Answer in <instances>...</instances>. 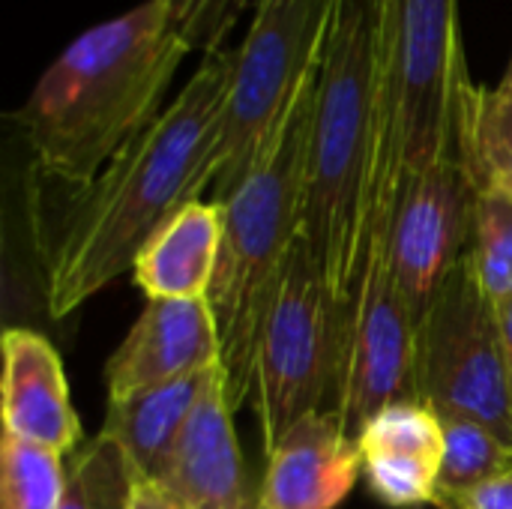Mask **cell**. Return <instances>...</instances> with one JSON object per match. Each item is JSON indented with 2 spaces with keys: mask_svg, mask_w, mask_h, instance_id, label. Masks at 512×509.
Here are the masks:
<instances>
[{
  "mask_svg": "<svg viewBox=\"0 0 512 509\" xmlns=\"http://www.w3.org/2000/svg\"><path fill=\"white\" fill-rule=\"evenodd\" d=\"M234 66L231 48L204 54L171 105L90 186L72 189V207L45 264L48 315L66 318L132 273L150 237L213 189V156Z\"/></svg>",
  "mask_w": 512,
  "mask_h": 509,
  "instance_id": "1",
  "label": "cell"
},
{
  "mask_svg": "<svg viewBox=\"0 0 512 509\" xmlns=\"http://www.w3.org/2000/svg\"><path fill=\"white\" fill-rule=\"evenodd\" d=\"M186 54L165 0H144L72 39L15 114L36 171L90 186L162 114Z\"/></svg>",
  "mask_w": 512,
  "mask_h": 509,
  "instance_id": "2",
  "label": "cell"
},
{
  "mask_svg": "<svg viewBox=\"0 0 512 509\" xmlns=\"http://www.w3.org/2000/svg\"><path fill=\"white\" fill-rule=\"evenodd\" d=\"M381 18L372 0H339L318 75L303 243L342 306L354 297L369 243Z\"/></svg>",
  "mask_w": 512,
  "mask_h": 509,
  "instance_id": "3",
  "label": "cell"
},
{
  "mask_svg": "<svg viewBox=\"0 0 512 509\" xmlns=\"http://www.w3.org/2000/svg\"><path fill=\"white\" fill-rule=\"evenodd\" d=\"M318 75L321 69L303 84L273 141L240 186L219 201L225 231L207 300L222 336L225 396L231 411H237L252 393L258 336L285 267L303 240Z\"/></svg>",
  "mask_w": 512,
  "mask_h": 509,
  "instance_id": "4",
  "label": "cell"
},
{
  "mask_svg": "<svg viewBox=\"0 0 512 509\" xmlns=\"http://www.w3.org/2000/svg\"><path fill=\"white\" fill-rule=\"evenodd\" d=\"M459 0H393L381 18L378 153L369 240L384 237L408 177L459 156L468 102ZM369 249V243H366Z\"/></svg>",
  "mask_w": 512,
  "mask_h": 509,
  "instance_id": "5",
  "label": "cell"
},
{
  "mask_svg": "<svg viewBox=\"0 0 512 509\" xmlns=\"http://www.w3.org/2000/svg\"><path fill=\"white\" fill-rule=\"evenodd\" d=\"M339 0H255L213 156V201H225L273 141L303 84L321 69Z\"/></svg>",
  "mask_w": 512,
  "mask_h": 509,
  "instance_id": "6",
  "label": "cell"
},
{
  "mask_svg": "<svg viewBox=\"0 0 512 509\" xmlns=\"http://www.w3.org/2000/svg\"><path fill=\"white\" fill-rule=\"evenodd\" d=\"M345 306L333 297L300 240L267 309L255 351V411L270 453L336 387Z\"/></svg>",
  "mask_w": 512,
  "mask_h": 509,
  "instance_id": "7",
  "label": "cell"
},
{
  "mask_svg": "<svg viewBox=\"0 0 512 509\" xmlns=\"http://www.w3.org/2000/svg\"><path fill=\"white\" fill-rule=\"evenodd\" d=\"M417 399L438 417L474 420L512 444V381L498 309L468 252L420 321Z\"/></svg>",
  "mask_w": 512,
  "mask_h": 509,
  "instance_id": "8",
  "label": "cell"
},
{
  "mask_svg": "<svg viewBox=\"0 0 512 509\" xmlns=\"http://www.w3.org/2000/svg\"><path fill=\"white\" fill-rule=\"evenodd\" d=\"M417 354L420 321L390 276L384 237H372L354 297L345 306L333 387V414L348 438L357 441L384 408L417 399Z\"/></svg>",
  "mask_w": 512,
  "mask_h": 509,
  "instance_id": "9",
  "label": "cell"
},
{
  "mask_svg": "<svg viewBox=\"0 0 512 509\" xmlns=\"http://www.w3.org/2000/svg\"><path fill=\"white\" fill-rule=\"evenodd\" d=\"M474 210L477 183L462 156H447L402 183L384 243L390 276L417 321L426 318L444 282L465 258Z\"/></svg>",
  "mask_w": 512,
  "mask_h": 509,
  "instance_id": "10",
  "label": "cell"
},
{
  "mask_svg": "<svg viewBox=\"0 0 512 509\" xmlns=\"http://www.w3.org/2000/svg\"><path fill=\"white\" fill-rule=\"evenodd\" d=\"M222 366L210 300H147L105 366L108 399Z\"/></svg>",
  "mask_w": 512,
  "mask_h": 509,
  "instance_id": "11",
  "label": "cell"
},
{
  "mask_svg": "<svg viewBox=\"0 0 512 509\" xmlns=\"http://www.w3.org/2000/svg\"><path fill=\"white\" fill-rule=\"evenodd\" d=\"M363 471L360 447L333 411L294 423L267 453L261 509H336L354 492Z\"/></svg>",
  "mask_w": 512,
  "mask_h": 509,
  "instance_id": "12",
  "label": "cell"
},
{
  "mask_svg": "<svg viewBox=\"0 0 512 509\" xmlns=\"http://www.w3.org/2000/svg\"><path fill=\"white\" fill-rule=\"evenodd\" d=\"M0 420L3 432L36 447L69 453L81 441V420L69 399L63 360L54 345L27 327H9L0 339Z\"/></svg>",
  "mask_w": 512,
  "mask_h": 509,
  "instance_id": "13",
  "label": "cell"
},
{
  "mask_svg": "<svg viewBox=\"0 0 512 509\" xmlns=\"http://www.w3.org/2000/svg\"><path fill=\"white\" fill-rule=\"evenodd\" d=\"M372 495L393 509L435 507L444 462V423L423 402H396L357 438Z\"/></svg>",
  "mask_w": 512,
  "mask_h": 509,
  "instance_id": "14",
  "label": "cell"
},
{
  "mask_svg": "<svg viewBox=\"0 0 512 509\" xmlns=\"http://www.w3.org/2000/svg\"><path fill=\"white\" fill-rule=\"evenodd\" d=\"M159 483H165L186 509H261V492L252 489L237 444L225 372L195 408Z\"/></svg>",
  "mask_w": 512,
  "mask_h": 509,
  "instance_id": "15",
  "label": "cell"
},
{
  "mask_svg": "<svg viewBox=\"0 0 512 509\" xmlns=\"http://www.w3.org/2000/svg\"><path fill=\"white\" fill-rule=\"evenodd\" d=\"M222 372L225 369L216 366L120 399H108V414L99 435L111 438L126 453L138 480H162L195 408Z\"/></svg>",
  "mask_w": 512,
  "mask_h": 509,
  "instance_id": "16",
  "label": "cell"
},
{
  "mask_svg": "<svg viewBox=\"0 0 512 509\" xmlns=\"http://www.w3.org/2000/svg\"><path fill=\"white\" fill-rule=\"evenodd\" d=\"M225 213L219 201H192L177 210L138 252L132 279L147 300H207L219 252Z\"/></svg>",
  "mask_w": 512,
  "mask_h": 509,
  "instance_id": "17",
  "label": "cell"
},
{
  "mask_svg": "<svg viewBox=\"0 0 512 509\" xmlns=\"http://www.w3.org/2000/svg\"><path fill=\"white\" fill-rule=\"evenodd\" d=\"M477 192H495L512 201V84L477 87L459 141Z\"/></svg>",
  "mask_w": 512,
  "mask_h": 509,
  "instance_id": "18",
  "label": "cell"
},
{
  "mask_svg": "<svg viewBox=\"0 0 512 509\" xmlns=\"http://www.w3.org/2000/svg\"><path fill=\"white\" fill-rule=\"evenodd\" d=\"M441 423H444V462L438 477V498L462 495L492 480L510 477L512 444L474 420L441 417Z\"/></svg>",
  "mask_w": 512,
  "mask_h": 509,
  "instance_id": "19",
  "label": "cell"
},
{
  "mask_svg": "<svg viewBox=\"0 0 512 509\" xmlns=\"http://www.w3.org/2000/svg\"><path fill=\"white\" fill-rule=\"evenodd\" d=\"M63 456L15 435L0 438V509H60L66 492Z\"/></svg>",
  "mask_w": 512,
  "mask_h": 509,
  "instance_id": "20",
  "label": "cell"
},
{
  "mask_svg": "<svg viewBox=\"0 0 512 509\" xmlns=\"http://www.w3.org/2000/svg\"><path fill=\"white\" fill-rule=\"evenodd\" d=\"M138 474L126 453L105 435H96L66 474L60 509H126Z\"/></svg>",
  "mask_w": 512,
  "mask_h": 509,
  "instance_id": "21",
  "label": "cell"
},
{
  "mask_svg": "<svg viewBox=\"0 0 512 509\" xmlns=\"http://www.w3.org/2000/svg\"><path fill=\"white\" fill-rule=\"evenodd\" d=\"M468 261L498 306L512 297V201L495 192H477L474 234L468 246Z\"/></svg>",
  "mask_w": 512,
  "mask_h": 509,
  "instance_id": "22",
  "label": "cell"
},
{
  "mask_svg": "<svg viewBox=\"0 0 512 509\" xmlns=\"http://www.w3.org/2000/svg\"><path fill=\"white\" fill-rule=\"evenodd\" d=\"M255 0H165L171 27L189 51H219Z\"/></svg>",
  "mask_w": 512,
  "mask_h": 509,
  "instance_id": "23",
  "label": "cell"
},
{
  "mask_svg": "<svg viewBox=\"0 0 512 509\" xmlns=\"http://www.w3.org/2000/svg\"><path fill=\"white\" fill-rule=\"evenodd\" d=\"M438 509H512V474L477 486L462 495H444L435 501Z\"/></svg>",
  "mask_w": 512,
  "mask_h": 509,
  "instance_id": "24",
  "label": "cell"
},
{
  "mask_svg": "<svg viewBox=\"0 0 512 509\" xmlns=\"http://www.w3.org/2000/svg\"><path fill=\"white\" fill-rule=\"evenodd\" d=\"M126 509H186L180 498L159 480H135L132 498Z\"/></svg>",
  "mask_w": 512,
  "mask_h": 509,
  "instance_id": "25",
  "label": "cell"
},
{
  "mask_svg": "<svg viewBox=\"0 0 512 509\" xmlns=\"http://www.w3.org/2000/svg\"><path fill=\"white\" fill-rule=\"evenodd\" d=\"M498 327H501V342H504V354H507V369H510L512 381V297L498 303Z\"/></svg>",
  "mask_w": 512,
  "mask_h": 509,
  "instance_id": "26",
  "label": "cell"
},
{
  "mask_svg": "<svg viewBox=\"0 0 512 509\" xmlns=\"http://www.w3.org/2000/svg\"><path fill=\"white\" fill-rule=\"evenodd\" d=\"M372 3L378 6V12H381V15H387V12H390V6H393V0H372Z\"/></svg>",
  "mask_w": 512,
  "mask_h": 509,
  "instance_id": "27",
  "label": "cell"
},
{
  "mask_svg": "<svg viewBox=\"0 0 512 509\" xmlns=\"http://www.w3.org/2000/svg\"><path fill=\"white\" fill-rule=\"evenodd\" d=\"M501 81H507V84H512V57H510V66H507V72H504V78Z\"/></svg>",
  "mask_w": 512,
  "mask_h": 509,
  "instance_id": "28",
  "label": "cell"
}]
</instances>
